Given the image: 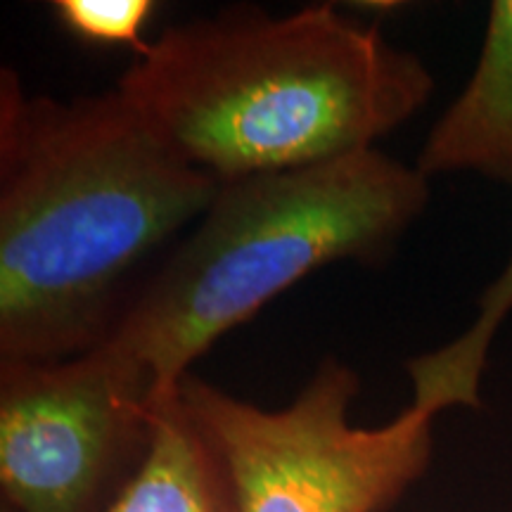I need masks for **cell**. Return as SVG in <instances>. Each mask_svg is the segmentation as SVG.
I'll return each mask as SVG.
<instances>
[{
    "mask_svg": "<svg viewBox=\"0 0 512 512\" xmlns=\"http://www.w3.org/2000/svg\"><path fill=\"white\" fill-rule=\"evenodd\" d=\"M358 389L356 370L328 356L275 411L192 373L176 392L226 465L238 512H389L430 470L437 415L411 403L387 425L356 427Z\"/></svg>",
    "mask_w": 512,
    "mask_h": 512,
    "instance_id": "cell-4",
    "label": "cell"
},
{
    "mask_svg": "<svg viewBox=\"0 0 512 512\" xmlns=\"http://www.w3.org/2000/svg\"><path fill=\"white\" fill-rule=\"evenodd\" d=\"M512 313V254L498 278L482 292L472 323L444 347L408 361L413 384V406L439 415L448 408L482 406V377L491 344Z\"/></svg>",
    "mask_w": 512,
    "mask_h": 512,
    "instance_id": "cell-8",
    "label": "cell"
},
{
    "mask_svg": "<svg viewBox=\"0 0 512 512\" xmlns=\"http://www.w3.org/2000/svg\"><path fill=\"white\" fill-rule=\"evenodd\" d=\"M155 396L98 347L0 363V491L8 512H107L152 444Z\"/></svg>",
    "mask_w": 512,
    "mask_h": 512,
    "instance_id": "cell-5",
    "label": "cell"
},
{
    "mask_svg": "<svg viewBox=\"0 0 512 512\" xmlns=\"http://www.w3.org/2000/svg\"><path fill=\"white\" fill-rule=\"evenodd\" d=\"M117 91L183 162L219 181L304 169L413 119L434 76L332 5L230 8L147 41Z\"/></svg>",
    "mask_w": 512,
    "mask_h": 512,
    "instance_id": "cell-2",
    "label": "cell"
},
{
    "mask_svg": "<svg viewBox=\"0 0 512 512\" xmlns=\"http://www.w3.org/2000/svg\"><path fill=\"white\" fill-rule=\"evenodd\" d=\"M430 178L380 150L223 181L197 226L105 342L174 394L197 358L278 294L337 261L384 259L430 204Z\"/></svg>",
    "mask_w": 512,
    "mask_h": 512,
    "instance_id": "cell-3",
    "label": "cell"
},
{
    "mask_svg": "<svg viewBox=\"0 0 512 512\" xmlns=\"http://www.w3.org/2000/svg\"><path fill=\"white\" fill-rule=\"evenodd\" d=\"M107 512H238L226 465L178 392L155 401L150 451Z\"/></svg>",
    "mask_w": 512,
    "mask_h": 512,
    "instance_id": "cell-7",
    "label": "cell"
},
{
    "mask_svg": "<svg viewBox=\"0 0 512 512\" xmlns=\"http://www.w3.org/2000/svg\"><path fill=\"white\" fill-rule=\"evenodd\" d=\"M152 0H55L53 12L69 34L93 46L131 48L147 46L143 29L155 15Z\"/></svg>",
    "mask_w": 512,
    "mask_h": 512,
    "instance_id": "cell-9",
    "label": "cell"
},
{
    "mask_svg": "<svg viewBox=\"0 0 512 512\" xmlns=\"http://www.w3.org/2000/svg\"><path fill=\"white\" fill-rule=\"evenodd\" d=\"M221 181L110 93L57 100L0 72V363L98 349L119 287L200 219Z\"/></svg>",
    "mask_w": 512,
    "mask_h": 512,
    "instance_id": "cell-1",
    "label": "cell"
},
{
    "mask_svg": "<svg viewBox=\"0 0 512 512\" xmlns=\"http://www.w3.org/2000/svg\"><path fill=\"white\" fill-rule=\"evenodd\" d=\"M420 174H479L512 188V0H494L465 88L434 121Z\"/></svg>",
    "mask_w": 512,
    "mask_h": 512,
    "instance_id": "cell-6",
    "label": "cell"
}]
</instances>
